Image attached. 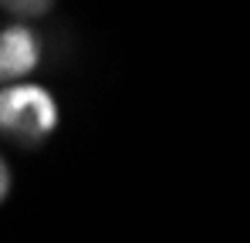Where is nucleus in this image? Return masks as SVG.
I'll list each match as a JSON object with an SVG mask.
<instances>
[{
    "instance_id": "nucleus-2",
    "label": "nucleus",
    "mask_w": 250,
    "mask_h": 243,
    "mask_svg": "<svg viewBox=\"0 0 250 243\" xmlns=\"http://www.w3.org/2000/svg\"><path fill=\"white\" fill-rule=\"evenodd\" d=\"M41 58L38 34L24 24H10L0 31V84H17L24 81Z\"/></svg>"
},
{
    "instance_id": "nucleus-4",
    "label": "nucleus",
    "mask_w": 250,
    "mask_h": 243,
    "mask_svg": "<svg viewBox=\"0 0 250 243\" xmlns=\"http://www.w3.org/2000/svg\"><path fill=\"white\" fill-rule=\"evenodd\" d=\"M7 193H10V169H7V159L0 156V202L7 200Z\"/></svg>"
},
{
    "instance_id": "nucleus-3",
    "label": "nucleus",
    "mask_w": 250,
    "mask_h": 243,
    "mask_svg": "<svg viewBox=\"0 0 250 243\" xmlns=\"http://www.w3.org/2000/svg\"><path fill=\"white\" fill-rule=\"evenodd\" d=\"M51 0H0L3 10H14V14H44Z\"/></svg>"
},
{
    "instance_id": "nucleus-1",
    "label": "nucleus",
    "mask_w": 250,
    "mask_h": 243,
    "mask_svg": "<svg viewBox=\"0 0 250 243\" xmlns=\"http://www.w3.org/2000/svg\"><path fill=\"white\" fill-rule=\"evenodd\" d=\"M54 125H58V101L47 88L31 81L0 88V132L7 139L34 145L54 132Z\"/></svg>"
}]
</instances>
